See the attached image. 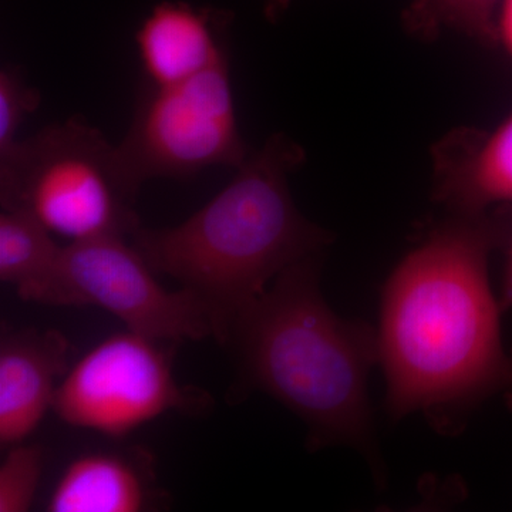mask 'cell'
<instances>
[{
    "label": "cell",
    "mask_w": 512,
    "mask_h": 512,
    "mask_svg": "<svg viewBox=\"0 0 512 512\" xmlns=\"http://www.w3.org/2000/svg\"><path fill=\"white\" fill-rule=\"evenodd\" d=\"M161 342L131 330L104 339L63 376L52 409L69 426L120 439L171 410L208 406L207 393L174 379Z\"/></svg>",
    "instance_id": "cell-7"
},
{
    "label": "cell",
    "mask_w": 512,
    "mask_h": 512,
    "mask_svg": "<svg viewBox=\"0 0 512 512\" xmlns=\"http://www.w3.org/2000/svg\"><path fill=\"white\" fill-rule=\"evenodd\" d=\"M292 0H264V16L269 23H278L288 12Z\"/></svg>",
    "instance_id": "cell-18"
},
{
    "label": "cell",
    "mask_w": 512,
    "mask_h": 512,
    "mask_svg": "<svg viewBox=\"0 0 512 512\" xmlns=\"http://www.w3.org/2000/svg\"><path fill=\"white\" fill-rule=\"evenodd\" d=\"M505 245H507V259H505L503 282L498 293V301L504 313L512 309V231Z\"/></svg>",
    "instance_id": "cell-17"
},
{
    "label": "cell",
    "mask_w": 512,
    "mask_h": 512,
    "mask_svg": "<svg viewBox=\"0 0 512 512\" xmlns=\"http://www.w3.org/2000/svg\"><path fill=\"white\" fill-rule=\"evenodd\" d=\"M305 161L301 144L276 133L188 220L167 228L140 225L131 234L130 244L156 274L170 276L198 299L221 345L276 276L322 255L335 238L303 217L293 201L288 177Z\"/></svg>",
    "instance_id": "cell-2"
},
{
    "label": "cell",
    "mask_w": 512,
    "mask_h": 512,
    "mask_svg": "<svg viewBox=\"0 0 512 512\" xmlns=\"http://www.w3.org/2000/svg\"><path fill=\"white\" fill-rule=\"evenodd\" d=\"M156 500L151 460L140 451L89 453L67 466L49 512H140Z\"/></svg>",
    "instance_id": "cell-11"
},
{
    "label": "cell",
    "mask_w": 512,
    "mask_h": 512,
    "mask_svg": "<svg viewBox=\"0 0 512 512\" xmlns=\"http://www.w3.org/2000/svg\"><path fill=\"white\" fill-rule=\"evenodd\" d=\"M42 103V93L26 83L18 67L0 70V156L18 143L23 121L35 113Z\"/></svg>",
    "instance_id": "cell-15"
},
{
    "label": "cell",
    "mask_w": 512,
    "mask_h": 512,
    "mask_svg": "<svg viewBox=\"0 0 512 512\" xmlns=\"http://www.w3.org/2000/svg\"><path fill=\"white\" fill-rule=\"evenodd\" d=\"M511 231L512 210L448 212L393 269L377 330L393 419L423 413L453 433L491 397L512 409V352L488 272Z\"/></svg>",
    "instance_id": "cell-1"
},
{
    "label": "cell",
    "mask_w": 512,
    "mask_h": 512,
    "mask_svg": "<svg viewBox=\"0 0 512 512\" xmlns=\"http://www.w3.org/2000/svg\"><path fill=\"white\" fill-rule=\"evenodd\" d=\"M45 468V451L36 444L10 447L0 466V512L32 508Z\"/></svg>",
    "instance_id": "cell-14"
},
{
    "label": "cell",
    "mask_w": 512,
    "mask_h": 512,
    "mask_svg": "<svg viewBox=\"0 0 512 512\" xmlns=\"http://www.w3.org/2000/svg\"><path fill=\"white\" fill-rule=\"evenodd\" d=\"M232 20L234 13L225 9L158 2L134 35L148 86L184 82L228 56Z\"/></svg>",
    "instance_id": "cell-9"
},
{
    "label": "cell",
    "mask_w": 512,
    "mask_h": 512,
    "mask_svg": "<svg viewBox=\"0 0 512 512\" xmlns=\"http://www.w3.org/2000/svg\"><path fill=\"white\" fill-rule=\"evenodd\" d=\"M501 0H410L404 9V29L431 42L446 30H456L488 49L498 46L497 12Z\"/></svg>",
    "instance_id": "cell-12"
},
{
    "label": "cell",
    "mask_w": 512,
    "mask_h": 512,
    "mask_svg": "<svg viewBox=\"0 0 512 512\" xmlns=\"http://www.w3.org/2000/svg\"><path fill=\"white\" fill-rule=\"evenodd\" d=\"M431 160L434 201L450 214L512 210V111L493 130L448 131Z\"/></svg>",
    "instance_id": "cell-8"
},
{
    "label": "cell",
    "mask_w": 512,
    "mask_h": 512,
    "mask_svg": "<svg viewBox=\"0 0 512 512\" xmlns=\"http://www.w3.org/2000/svg\"><path fill=\"white\" fill-rule=\"evenodd\" d=\"M52 235L25 212L2 210L0 281L18 289L47 274L62 251Z\"/></svg>",
    "instance_id": "cell-13"
},
{
    "label": "cell",
    "mask_w": 512,
    "mask_h": 512,
    "mask_svg": "<svg viewBox=\"0 0 512 512\" xmlns=\"http://www.w3.org/2000/svg\"><path fill=\"white\" fill-rule=\"evenodd\" d=\"M498 46L512 59V0H501L497 12Z\"/></svg>",
    "instance_id": "cell-16"
},
{
    "label": "cell",
    "mask_w": 512,
    "mask_h": 512,
    "mask_svg": "<svg viewBox=\"0 0 512 512\" xmlns=\"http://www.w3.org/2000/svg\"><path fill=\"white\" fill-rule=\"evenodd\" d=\"M119 146L79 116L49 124L0 156L2 210L25 212L70 242L130 238L140 227Z\"/></svg>",
    "instance_id": "cell-4"
},
{
    "label": "cell",
    "mask_w": 512,
    "mask_h": 512,
    "mask_svg": "<svg viewBox=\"0 0 512 512\" xmlns=\"http://www.w3.org/2000/svg\"><path fill=\"white\" fill-rule=\"evenodd\" d=\"M117 146L138 188L154 178L187 180L208 168H238L251 150L239 131L229 55L184 82L147 84Z\"/></svg>",
    "instance_id": "cell-5"
},
{
    "label": "cell",
    "mask_w": 512,
    "mask_h": 512,
    "mask_svg": "<svg viewBox=\"0 0 512 512\" xmlns=\"http://www.w3.org/2000/svg\"><path fill=\"white\" fill-rule=\"evenodd\" d=\"M70 345L57 330L6 333L0 343V444L23 443L53 407Z\"/></svg>",
    "instance_id": "cell-10"
},
{
    "label": "cell",
    "mask_w": 512,
    "mask_h": 512,
    "mask_svg": "<svg viewBox=\"0 0 512 512\" xmlns=\"http://www.w3.org/2000/svg\"><path fill=\"white\" fill-rule=\"evenodd\" d=\"M127 238L70 242L55 265L20 286L26 302L49 306H96L120 319L131 332L164 342L212 336L210 316L192 293L170 292L158 284Z\"/></svg>",
    "instance_id": "cell-6"
},
{
    "label": "cell",
    "mask_w": 512,
    "mask_h": 512,
    "mask_svg": "<svg viewBox=\"0 0 512 512\" xmlns=\"http://www.w3.org/2000/svg\"><path fill=\"white\" fill-rule=\"evenodd\" d=\"M320 255L289 266L229 330L249 384L308 426L311 447L350 446L383 476L367 380L379 362L377 332L339 318L319 288Z\"/></svg>",
    "instance_id": "cell-3"
}]
</instances>
